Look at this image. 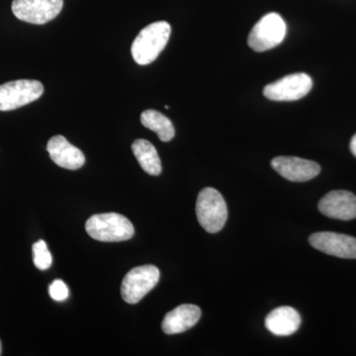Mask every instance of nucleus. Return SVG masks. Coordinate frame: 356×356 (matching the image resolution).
<instances>
[{
  "mask_svg": "<svg viewBox=\"0 0 356 356\" xmlns=\"http://www.w3.org/2000/svg\"><path fill=\"white\" fill-rule=\"evenodd\" d=\"M170 32L172 27L166 21H159L145 27L134 40L131 48L134 60L140 65L153 63L168 44Z\"/></svg>",
  "mask_w": 356,
  "mask_h": 356,
  "instance_id": "f257e3e1",
  "label": "nucleus"
},
{
  "mask_svg": "<svg viewBox=\"0 0 356 356\" xmlns=\"http://www.w3.org/2000/svg\"><path fill=\"white\" fill-rule=\"evenodd\" d=\"M86 229L91 238L105 243L124 242L135 233L130 220L118 213L93 215L86 222Z\"/></svg>",
  "mask_w": 356,
  "mask_h": 356,
  "instance_id": "f03ea898",
  "label": "nucleus"
},
{
  "mask_svg": "<svg viewBox=\"0 0 356 356\" xmlns=\"http://www.w3.org/2000/svg\"><path fill=\"white\" fill-rule=\"evenodd\" d=\"M196 216L206 232L216 234L228 219V208L222 194L212 187H206L199 193L196 202Z\"/></svg>",
  "mask_w": 356,
  "mask_h": 356,
  "instance_id": "7ed1b4c3",
  "label": "nucleus"
},
{
  "mask_svg": "<svg viewBox=\"0 0 356 356\" xmlns=\"http://www.w3.org/2000/svg\"><path fill=\"white\" fill-rule=\"evenodd\" d=\"M286 23L280 14H266L248 35V46L255 51H266L282 43L286 36Z\"/></svg>",
  "mask_w": 356,
  "mask_h": 356,
  "instance_id": "20e7f679",
  "label": "nucleus"
},
{
  "mask_svg": "<svg viewBox=\"0 0 356 356\" xmlns=\"http://www.w3.org/2000/svg\"><path fill=\"white\" fill-rule=\"evenodd\" d=\"M159 270L153 264L135 267L122 281L121 295L126 303L137 304L159 283Z\"/></svg>",
  "mask_w": 356,
  "mask_h": 356,
  "instance_id": "39448f33",
  "label": "nucleus"
},
{
  "mask_svg": "<svg viewBox=\"0 0 356 356\" xmlns=\"http://www.w3.org/2000/svg\"><path fill=\"white\" fill-rule=\"evenodd\" d=\"M43 84L33 79H19L0 86V111H10L39 99Z\"/></svg>",
  "mask_w": 356,
  "mask_h": 356,
  "instance_id": "423d86ee",
  "label": "nucleus"
},
{
  "mask_svg": "<svg viewBox=\"0 0 356 356\" xmlns=\"http://www.w3.org/2000/svg\"><path fill=\"white\" fill-rule=\"evenodd\" d=\"M312 88L313 81L311 76L304 72H298L268 84L264 89V95L273 102H296L305 97Z\"/></svg>",
  "mask_w": 356,
  "mask_h": 356,
  "instance_id": "0eeeda50",
  "label": "nucleus"
},
{
  "mask_svg": "<svg viewBox=\"0 0 356 356\" xmlns=\"http://www.w3.org/2000/svg\"><path fill=\"white\" fill-rule=\"evenodd\" d=\"M63 6L64 0H13L11 8L18 19L43 25L55 19Z\"/></svg>",
  "mask_w": 356,
  "mask_h": 356,
  "instance_id": "6e6552de",
  "label": "nucleus"
},
{
  "mask_svg": "<svg viewBox=\"0 0 356 356\" xmlns=\"http://www.w3.org/2000/svg\"><path fill=\"white\" fill-rule=\"evenodd\" d=\"M309 243L324 254L341 259H356V238L353 236L332 232H318L309 238Z\"/></svg>",
  "mask_w": 356,
  "mask_h": 356,
  "instance_id": "1a4fd4ad",
  "label": "nucleus"
},
{
  "mask_svg": "<svg viewBox=\"0 0 356 356\" xmlns=\"http://www.w3.org/2000/svg\"><path fill=\"white\" fill-rule=\"evenodd\" d=\"M271 166L281 177L293 182L309 181L321 172L317 163L297 156H277L271 161Z\"/></svg>",
  "mask_w": 356,
  "mask_h": 356,
  "instance_id": "9d476101",
  "label": "nucleus"
},
{
  "mask_svg": "<svg viewBox=\"0 0 356 356\" xmlns=\"http://www.w3.org/2000/svg\"><path fill=\"white\" fill-rule=\"evenodd\" d=\"M318 207L325 216L348 221L356 218V196L346 191H331L321 199Z\"/></svg>",
  "mask_w": 356,
  "mask_h": 356,
  "instance_id": "9b49d317",
  "label": "nucleus"
},
{
  "mask_svg": "<svg viewBox=\"0 0 356 356\" xmlns=\"http://www.w3.org/2000/svg\"><path fill=\"white\" fill-rule=\"evenodd\" d=\"M47 151L49 152L51 161L65 170H79L86 163L83 152L72 146L63 136L51 138L47 145Z\"/></svg>",
  "mask_w": 356,
  "mask_h": 356,
  "instance_id": "f8f14e48",
  "label": "nucleus"
},
{
  "mask_svg": "<svg viewBox=\"0 0 356 356\" xmlns=\"http://www.w3.org/2000/svg\"><path fill=\"white\" fill-rule=\"evenodd\" d=\"M200 317L201 310L198 306L184 304L166 314L161 329L166 334H181L197 324Z\"/></svg>",
  "mask_w": 356,
  "mask_h": 356,
  "instance_id": "ddd939ff",
  "label": "nucleus"
},
{
  "mask_svg": "<svg viewBox=\"0 0 356 356\" xmlns=\"http://www.w3.org/2000/svg\"><path fill=\"white\" fill-rule=\"evenodd\" d=\"M301 317L292 307H280L271 311L266 318V327L271 334L277 337L291 336L298 331Z\"/></svg>",
  "mask_w": 356,
  "mask_h": 356,
  "instance_id": "4468645a",
  "label": "nucleus"
},
{
  "mask_svg": "<svg viewBox=\"0 0 356 356\" xmlns=\"http://www.w3.org/2000/svg\"><path fill=\"white\" fill-rule=\"evenodd\" d=\"M132 149L136 159L139 161L140 168L145 172L154 177L161 175V159L153 144L144 139L136 140L133 143Z\"/></svg>",
  "mask_w": 356,
  "mask_h": 356,
  "instance_id": "2eb2a0df",
  "label": "nucleus"
},
{
  "mask_svg": "<svg viewBox=\"0 0 356 356\" xmlns=\"http://www.w3.org/2000/svg\"><path fill=\"white\" fill-rule=\"evenodd\" d=\"M140 122L145 127L158 134L159 140L170 142L175 138V131L172 121L156 110H146L140 115Z\"/></svg>",
  "mask_w": 356,
  "mask_h": 356,
  "instance_id": "dca6fc26",
  "label": "nucleus"
},
{
  "mask_svg": "<svg viewBox=\"0 0 356 356\" xmlns=\"http://www.w3.org/2000/svg\"><path fill=\"white\" fill-rule=\"evenodd\" d=\"M33 261L40 270H47L53 264V257L44 241L40 240L33 245Z\"/></svg>",
  "mask_w": 356,
  "mask_h": 356,
  "instance_id": "f3484780",
  "label": "nucleus"
},
{
  "mask_svg": "<svg viewBox=\"0 0 356 356\" xmlns=\"http://www.w3.org/2000/svg\"><path fill=\"white\" fill-rule=\"evenodd\" d=\"M49 293L51 299L55 301L63 302L69 297L70 291L67 284L63 280H57L53 281V283L49 287Z\"/></svg>",
  "mask_w": 356,
  "mask_h": 356,
  "instance_id": "a211bd4d",
  "label": "nucleus"
},
{
  "mask_svg": "<svg viewBox=\"0 0 356 356\" xmlns=\"http://www.w3.org/2000/svg\"><path fill=\"white\" fill-rule=\"evenodd\" d=\"M350 151L353 156L356 158V134L353 136V139L350 140Z\"/></svg>",
  "mask_w": 356,
  "mask_h": 356,
  "instance_id": "6ab92c4d",
  "label": "nucleus"
},
{
  "mask_svg": "<svg viewBox=\"0 0 356 356\" xmlns=\"http://www.w3.org/2000/svg\"><path fill=\"white\" fill-rule=\"evenodd\" d=\"M0 355H1V343H0Z\"/></svg>",
  "mask_w": 356,
  "mask_h": 356,
  "instance_id": "aec40b11",
  "label": "nucleus"
}]
</instances>
